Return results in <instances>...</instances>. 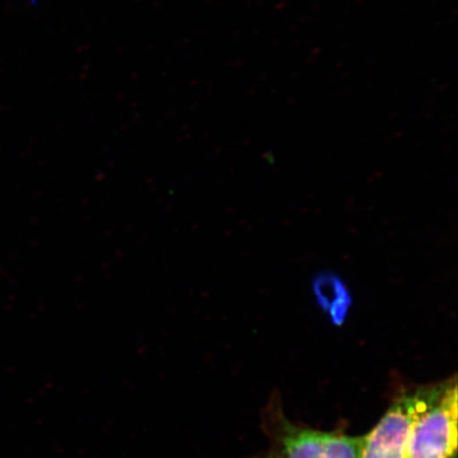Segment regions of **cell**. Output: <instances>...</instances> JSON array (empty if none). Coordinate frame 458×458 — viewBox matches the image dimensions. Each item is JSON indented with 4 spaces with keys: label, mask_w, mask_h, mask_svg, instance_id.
Listing matches in <instances>:
<instances>
[{
    "label": "cell",
    "mask_w": 458,
    "mask_h": 458,
    "mask_svg": "<svg viewBox=\"0 0 458 458\" xmlns=\"http://www.w3.org/2000/svg\"><path fill=\"white\" fill-rule=\"evenodd\" d=\"M446 383L404 394L365 437L362 458H405L414 423L444 392Z\"/></svg>",
    "instance_id": "cell-1"
},
{
    "label": "cell",
    "mask_w": 458,
    "mask_h": 458,
    "mask_svg": "<svg viewBox=\"0 0 458 458\" xmlns=\"http://www.w3.org/2000/svg\"><path fill=\"white\" fill-rule=\"evenodd\" d=\"M311 291L315 302L332 323L340 326L345 322L353 305V296L341 275L332 271L318 273L312 279Z\"/></svg>",
    "instance_id": "cell-4"
},
{
    "label": "cell",
    "mask_w": 458,
    "mask_h": 458,
    "mask_svg": "<svg viewBox=\"0 0 458 458\" xmlns=\"http://www.w3.org/2000/svg\"><path fill=\"white\" fill-rule=\"evenodd\" d=\"M363 437L289 429L283 439V458H362Z\"/></svg>",
    "instance_id": "cell-3"
},
{
    "label": "cell",
    "mask_w": 458,
    "mask_h": 458,
    "mask_svg": "<svg viewBox=\"0 0 458 458\" xmlns=\"http://www.w3.org/2000/svg\"><path fill=\"white\" fill-rule=\"evenodd\" d=\"M457 451V383L446 382L444 392L417 418L405 458H455Z\"/></svg>",
    "instance_id": "cell-2"
}]
</instances>
